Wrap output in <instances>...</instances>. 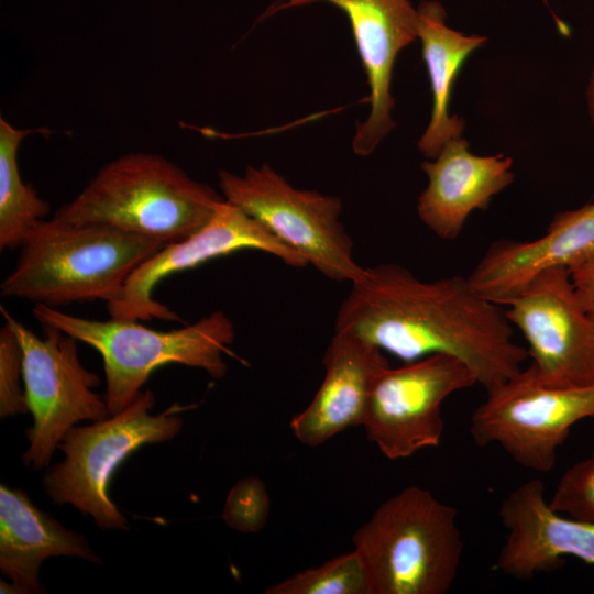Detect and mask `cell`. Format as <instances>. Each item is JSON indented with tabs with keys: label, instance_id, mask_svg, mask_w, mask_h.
I'll return each mask as SVG.
<instances>
[{
	"label": "cell",
	"instance_id": "21",
	"mask_svg": "<svg viewBox=\"0 0 594 594\" xmlns=\"http://www.w3.org/2000/svg\"><path fill=\"white\" fill-rule=\"evenodd\" d=\"M265 594H369L365 569L353 549L324 563L297 572Z\"/></svg>",
	"mask_w": 594,
	"mask_h": 594
},
{
	"label": "cell",
	"instance_id": "25",
	"mask_svg": "<svg viewBox=\"0 0 594 594\" xmlns=\"http://www.w3.org/2000/svg\"><path fill=\"white\" fill-rule=\"evenodd\" d=\"M569 271L580 304L594 323V254Z\"/></svg>",
	"mask_w": 594,
	"mask_h": 594
},
{
	"label": "cell",
	"instance_id": "18",
	"mask_svg": "<svg viewBox=\"0 0 594 594\" xmlns=\"http://www.w3.org/2000/svg\"><path fill=\"white\" fill-rule=\"evenodd\" d=\"M51 557L102 564L85 537L37 508L24 491L1 484L0 571L10 581H1V593H44L40 569Z\"/></svg>",
	"mask_w": 594,
	"mask_h": 594
},
{
	"label": "cell",
	"instance_id": "10",
	"mask_svg": "<svg viewBox=\"0 0 594 594\" xmlns=\"http://www.w3.org/2000/svg\"><path fill=\"white\" fill-rule=\"evenodd\" d=\"M479 384L463 361L433 354L377 376L363 427L389 460L406 459L442 441V404L453 393Z\"/></svg>",
	"mask_w": 594,
	"mask_h": 594
},
{
	"label": "cell",
	"instance_id": "14",
	"mask_svg": "<svg viewBox=\"0 0 594 594\" xmlns=\"http://www.w3.org/2000/svg\"><path fill=\"white\" fill-rule=\"evenodd\" d=\"M498 513L506 536L495 569L503 574L528 580L560 568L565 557L594 565V524L552 509L541 480L514 488Z\"/></svg>",
	"mask_w": 594,
	"mask_h": 594
},
{
	"label": "cell",
	"instance_id": "2",
	"mask_svg": "<svg viewBox=\"0 0 594 594\" xmlns=\"http://www.w3.org/2000/svg\"><path fill=\"white\" fill-rule=\"evenodd\" d=\"M164 244L105 223H68L52 217L21 245L0 293L53 307L91 300L107 305L122 297L132 272Z\"/></svg>",
	"mask_w": 594,
	"mask_h": 594
},
{
	"label": "cell",
	"instance_id": "5",
	"mask_svg": "<svg viewBox=\"0 0 594 594\" xmlns=\"http://www.w3.org/2000/svg\"><path fill=\"white\" fill-rule=\"evenodd\" d=\"M32 314L41 326H53L100 353L110 416L132 404L150 375L163 365L201 369L219 380L228 371L223 356L237 358L230 349L234 324L222 311L168 331L147 328L138 320L81 318L45 304H36Z\"/></svg>",
	"mask_w": 594,
	"mask_h": 594
},
{
	"label": "cell",
	"instance_id": "20",
	"mask_svg": "<svg viewBox=\"0 0 594 594\" xmlns=\"http://www.w3.org/2000/svg\"><path fill=\"white\" fill-rule=\"evenodd\" d=\"M41 129H19L0 118V249L21 248L50 212V204L23 182L18 151L22 141Z\"/></svg>",
	"mask_w": 594,
	"mask_h": 594
},
{
	"label": "cell",
	"instance_id": "17",
	"mask_svg": "<svg viewBox=\"0 0 594 594\" xmlns=\"http://www.w3.org/2000/svg\"><path fill=\"white\" fill-rule=\"evenodd\" d=\"M324 378L309 405L290 420L294 436L318 447L346 428L362 426L380 373L389 366L383 351L334 330L322 359Z\"/></svg>",
	"mask_w": 594,
	"mask_h": 594
},
{
	"label": "cell",
	"instance_id": "12",
	"mask_svg": "<svg viewBox=\"0 0 594 594\" xmlns=\"http://www.w3.org/2000/svg\"><path fill=\"white\" fill-rule=\"evenodd\" d=\"M241 250L268 253L293 267L308 265L260 221L224 199L201 229L183 240L164 244L132 272L122 297L107 304L110 318L180 321L176 312L153 297L157 284L169 275Z\"/></svg>",
	"mask_w": 594,
	"mask_h": 594
},
{
	"label": "cell",
	"instance_id": "15",
	"mask_svg": "<svg viewBox=\"0 0 594 594\" xmlns=\"http://www.w3.org/2000/svg\"><path fill=\"white\" fill-rule=\"evenodd\" d=\"M593 254L594 201L558 212L535 240L492 243L466 278L479 295L504 306L539 273L570 270Z\"/></svg>",
	"mask_w": 594,
	"mask_h": 594
},
{
	"label": "cell",
	"instance_id": "9",
	"mask_svg": "<svg viewBox=\"0 0 594 594\" xmlns=\"http://www.w3.org/2000/svg\"><path fill=\"white\" fill-rule=\"evenodd\" d=\"M486 393L470 419L473 442L496 444L517 464L539 473L554 468L571 428L594 417V384L547 387L527 367Z\"/></svg>",
	"mask_w": 594,
	"mask_h": 594
},
{
	"label": "cell",
	"instance_id": "26",
	"mask_svg": "<svg viewBox=\"0 0 594 594\" xmlns=\"http://www.w3.org/2000/svg\"><path fill=\"white\" fill-rule=\"evenodd\" d=\"M585 96H586L587 113L594 129V64L590 74L588 81H587Z\"/></svg>",
	"mask_w": 594,
	"mask_h": 594
},
{
	"label": "cell",
	"instance_id": "7",
	"mask_svg": "<svg viewBox=\"0 0 594 594\" xmlns=\"http://www.w3.org/2000/svg\"><path fill=\"white\" fill-rule=\"evenodd\" d=\"M223 198L260 221L327 278L354 282L363 272L353 257V241L340 220L339 197L292 186L268 164L242 175L220 170Z\"/></svg>",
	"mask_w": 594,
	"mask_h": 594
},
{
	"label": "cell",
	"instance_id": "6",
	"mask_svg": "<svg viewBox=\"0 0 594 594\" xmlns=\"http://www.w3.org/2000/svg\"><path fill=\"white\" fill-rule=\"evenodd\" d=\"M154 404V394L145 389L120 413L92 425L72 427L58 446L64 460L43 477L53 503L73 505L92 517L99 528L128 530L127 518L108 495L113 473L140 447L175 438L184 425L179 414L197 406L174 404L151 415Z\"/></svg>",
	"mask_w": 594,
	"mask_h": 594
},
{
	"label": "cell",
	"instance_id": "8",
	"mask_svg": "<svg viewBox=\"0 0 594 594\" xmlns=\"http://www.w3.org/2000/svg\"><path fill=\"white\" fill-rule=\"evenodd\" d=\"M0 309L23 349V385L33 418L25 431L30 446L21 460L24 466L41 470L50 464L75 424L110 416L107 402L92 391L100 380L81 365L78 340L53 326H42L41 339L3 307Z\"/></svg>",
	"mask_w": 594,
	"mask_h": 594
},
{
	"label": "cell",
	"instance_id": "22",
	"mask_svg": "<svg viewBox=\"0 0 594 594\" xmlns=\"http://www.w3.org/2000/svg\"><path fill=\"white\" fill-rule=\"evenodd\" d=\"M270 509L271 501L265 483L256 476H248L231 487L222 519L234 530L255 534L266 525Z\"/></svg>",
	"mask_w": 594,
	"mask_h": 594
},
{
	"label": "cell",
	"instance_id": "13",
	"mask_svg": "<svg viewBox=\"0 0 594 594\" xmlns=\"http://www.w3.org/2000/svg\"><path fill=\"white\" fill-rule=\"evenodd\" d=\"M318 1L342 10L351 24L371 105L366 119L356 124L352 147L356 155L369 156L395 127L393 72L399 52L418 38V11L409 0H288L271 13Z\"/></svg>",
	"mask_w": 594,
	"mask_h": 594
},
{
	"label": "cell",
	"instance_id": "16",
	"mask_svg": "<svg viewBox=\"0 0 594 594\" xmlns=\"http://www.w3.org/2000/svg\"><path fill=\"white\" fill-rule=\"evenodd\" d=\"M421 168L428 183L418 198L417 213L442 240H455L470 215L487 209L494 196L514 180L510 156L473 154L462 136L422 162Z\"/></svg>",
	"mask_w": 594,
	"mask_h": 594
},
{
	"label": "cell",
	"instance_id": "19",
	"mask_svg": "<svg viewBox=\"0 0 594 594\" xmlns=\"http://www.w3.org/2000/svg\"><path fill=\"white\" fill-rule=\"evenodd\" d=\"M417 11L418 38L432 92L430 121L417 145L426 157L433 158L448 142L462 136L464 120L450 113L453 84L464 62L487 38L448 26L446 10L438 1H422Z\"/></svg>",
	"mask_w": 594,
	"mask_h": 594
},
{
	"label": "cell",
	"instance_id": "11",
	"mask_svg": "<svg viewBox=\"0 0 594 594\" xmlns=\"http://www.w3.org/2000/svg\"><path fill=\"white\" fill-rule=\"evenodd\" d=\"M506 317L528 343L535 380L547 387L594 384V323L566 267L539 273L505 302Z\"/></svg>",
	"mask_w": 594,
	"mask_h": 594
},
{
	"label": "cell",
	"instance_id": "4",
	"mask_svg": "<svg viewBox=\"0 0 594 594\" xmlns=\"http://www.w3.org/2000/svg\"><path fill=\"white\" fill-rule=\"evenodd\" d=\"M352 541L369 594H444L463 556L458 510L419 486L383 502Z\"/></svg>",
	"mask_w": 594,
	"mask_h": 594
},
{
	"label": "cell",
	"instance_id": "23",
	"mask_svg": "<svg viewBox=\"0 0 594 594\" xmlns=\"http://www.w3.org/2000/svg\"><path fill=\"white\" fill-rule=\"evenodd\" d=\"M548 502L560 514L594 524V448L561 475Z\"/></svg>",
	"mask_w": 594,
	"mask_h": 594
},
{
	"label": "cell",
	"instance_id": "3",
	"mask_svg": "<svg viewBox=\"0 0 594 594\" xmlns=\"http://www.w3.org/2000/svg\"><path fill=\"white\" fill-rule=\"evenodd\" d=\"M223 200L169 160L133 152L105 164L53 217L105 223L169 243L201 229Z\"/></svg>",
	"mask_w": 594,
	"mask_h": 594
},
{
	"label": "cell",
	"instance_id": "1",
	"mask_svg": "<svg viewBox=\"0 0 594 594\" xmlns=\"http://www.w3.org/2000/svg\"><path fill=\"white\" fill-rule=\"evenodd\" d=\"M351 284L336 330L404 363L451 355L487 391L516 376L529 358L503 306L479 295L466 277L422 280L399 264L382 263L364 267Z\"/></svg>",
	"mask_w": 594,
	"mask_h": 594
},
{
	"label": "cell",
	"instance_id": "24",
	"mask_svg": "<svg viewBox=\"0 0 594 594\" xmlns=\"http://www.w3.org/2000/svg\"><path fill=\"white\" fill-rule=\"evenodd\" d=\"M23 382V349L8 322L0 329V416L29 411Z\"/></svg>",
	"mask_w": 594,
	"mask_h": 594
}]
</instances>
